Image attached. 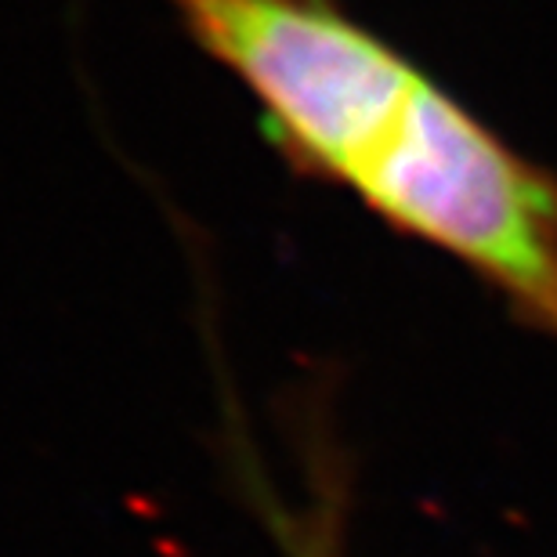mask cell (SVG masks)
Listing matches in <instances>:
<instances>
[{
	"mask_svg": "<svg viewBox=\"0 0 557 557\" xmlns=\"http://www.w3.org/2000/svg\"><path fill=\"white\" fill-rule=\"evenodd\" d=\"M264 518L278 532L286 557H341V510L322 499L315 507L289 510L286 504L264 493Z\"/></svg>",
	"mask_w": 557,
	"mask_h": 557,
	"instance_id": "cell-1",
	"label": "cell"
}]
</instances>
